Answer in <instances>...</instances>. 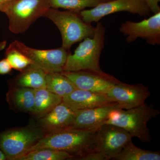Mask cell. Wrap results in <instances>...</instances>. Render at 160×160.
<instances>
[{"instance_id":"24","label":"cell","mask_w":160,"mask_h":160,"mask_svg":"<svg viewBox=\"0 0 160 160\" xmlns=\"http://www.w3.org/2000/svg\"><path fill=\"white\" fill-rule=\"evenodd\" d=\"M79 160H108L102 153L94 150L89 152L78 159Z\"/></svg>"},{"instance_id":"7","label":"cell","mask_w":160,"mask_h":160,"mask_svg":"<svg viewBox=\"0 0 160 160\" xmlns=\"http://www.w3.org/2000/svg\"><path fill=\"white\" fill-rule=\"evenodd\" d=\"M122 12L141 17L150 14L148 6L141 0H110L91 9H84L78 13L84 22L91 24L100 22L106 16Z\"/></svg>"},{"instance_id":"6","label":"cell","mask_w":160,"mask_h":160,"mask_svg":"<svg viewBox=\"0 0 160 160\" xmlns=\"http://www.w3.org/2000/svg\"><path fill=\"white\" fill-rule=\"evenodd\" d=\"M45 134L38 125L6 129L0 132V149L7 160H17Z\"/></svg>"},{"instance_id":"25","label":"cell","mask_w":160,"mask_h":160,"mask_svg":"<svg viewBox=\"0 0 160 160\" xmlns=\"http://www.w3.org/2000/svg\"><path fill=\"white\" fill-rule=\"evenodd\" d=\"M146 4L150 10L153 14L160 12L159 2L160 0H141Z\"/></svg>"},{"instance_id":"14","label":"cell","mask_w":160,"mask_h":160,"mask_svg":"<svg viewBox=\"0 0 160 160\" xmlns=\"http://www.w3.org/2000/svg\"><path fill=\"white\" fill-rule=\"evenodd\" d=\"M76 89L106 94L116 83L97 74L86 71L62 72Z\"/></svg>"},{"instance_id":"1","label":"cell","mask_w":160,"mask_h":160,"mask_svg":"<svg viewBox=\"0 0 160 160\" xmlns=\"http://www.w3.org/2000/svg\"><path fill=\"white\" fill-rule=\"evenodd\" d=\"M106 32V28L102 23H97L93 36L84 39L75 50L74 53H69L63 71H89L116 84L120 82L119 80L104 72L100 67V56L105 46Z\"/></svg>"},{"instance_id":"12","label":"cell","mask_w":160,"mask_h":160,"mask_svg":"<svg viewBox=\"0 0 160 160\" xmlns=\"http://www.w3.org/2000/svg\"><path fill=\"white\" fill-rule=\"evenodd\" d=\"M76 111L63 101L38 119V126L46 134L72 127Z\"/></svg>"},{"instance_id":"2","label":"cell","mask_w":160,"mask_h":160,"mask_svg":"<svg viewBox=\"0 0 160 160\" xmlns=\"http://www.w3.org/2000/svg\"><path fill=\"white\" fill-rule=\"evenodd\" d=\"M97 129H82L71 127L46 133L26 153L40 149H54L66 152L72 156L71 160H78L95 150Z\"/></svg>"},{"instance_id":"22","label":"cell","mask_w":160,"mask_h":160,"mask_svg":"<svg viewBox=\"0 0 160 160\" xmlns=\"http://www.w3.org/2000/svg\"><path fill=\"white\" fill-rule=\"evenodd\" d=\"M72 158L66 152L51 149H42L27 152L17 160H64Z\"/></svg>"},{"instance_id":"10","label":"cell","mask_w":160,"mask_h":160,"mask_svg":"<svg viewBox=\"0 0 160 160\" xmlns=\"http://www.w3.org/2000/svg\"><path fill=\"white\" fill-rule=\"evenodd\" d=\"M119 31L128 43L143 39L152 46L160 45V12L139 22L127 21L122 23Z\"/></svg>"},{"instance_id":"16","label":"cell","mask_w":160,"mask_h":160,"mask_svg":"<svg viewBox=\"0 0 160 160\" xmlns=\"http://www.w3.org/2000/svg\"><path fill=\"white\" fill-rule=\"evenodd\" d=\"M6 97L10 108L14 111L30 113L33 111L34 89L9 85Z\"/></svg>"},{"instance_id":"27","label":"cell","mask_w":160,"mask_h":160,"mask_svg":"<svg viewBox=\"0 0 160 160\" xmlns=\"http://www.w3.org/2000/svg\"><path fill=\"white\" fill-rule=\"evenodd\" d=\"M13 1L14 0H0V11L2 12L4 8Z\"/></svg>"},{"instance_id":"11","label":"cell","mask_w":160,"mask_h":160,"mask_svg":"<svg viewBox=\"0 0 160 160\" xmlns=\"http://www.w3.org/2000/svg\"><path fill=\"white\" fill-rule=\"evenodd\" d=\"M106 94L125 109L143 105L151 95L149 88L142 84L129 85L121 82L115 84Z\"/></svg>"},{"instance_id":"15","label":"cell","mask_w":160,"mask_h":160,"mask_svg":"<svg viewBox=\"0 0 160 160\" xmlns=\"http://www.w3.org/2000/svg\"><path fill=\"white\" fill-rule=\"evenodd\" d=\"M63 101L75 111L91 109L115 102L106 94L76 89Z\"/></svg>"},{"instance_id":"4","label":"cell","mask_w":160,"mask_h":160,"mask_svg":"<svg viewBox=\"0 0 160 160\" xmlns=\"http://www.w3.org/2000/svg\"><path fill=\"white\" fill-rule=\"evenodd\" d=\"M44 17L58 27L62 36V47L69 51L75 43L94 35L95 27L84 22L78 12L50 8Z\"/></svg>"},{"instance_id":"19","label":"cell","mask_w":160,"mask_h":160,"mask_svg":"<svg viewBox=\"0 0 160 160\" xmlns=\"http://www.w3.org/2000/svg\"><path fill=\"white\" fill-rule=\"evenodd\" d=\"M46 88L62 98L76 89L70 80L62 72L47 73Z\"/></svg>"},{"instance_id":"20","label":"cell","mask_w":160,"mask_h":160,"mask_svg":"<svg viewBox=\"0 0 160 160\" xmlns=\"http://www.w3.org/2000/svg\"><path fill=\"white\" fill-rule=\"evenodd\" d=\"M112 159L116 160H160L159 152L144 150L135 146L131 141Z\"/></svg>"},{"instance_id":"13","label":"cell","mask_w":160,"mask_h":160,"mask_svg":"<svg viewBox=\"0 0 160 160\" xmlns=\"http://www.w3.org/2000/svg\"><path fill=\"white\" fill-rule=\"evenodd\" d=\"M120 109L122 107L118 103L113 102L91 109L77 110L72 127L82 129H97L107 119L112 112Z\"/></svg>"},{"instance_id":"9","label":"cell","mask_w":160,"mask_h":160,"mask_svg":"<svg viewBox=\"0 0 160 160\" xmlns=\"http://www.w3.org/2000/svg\"><path fill=\"white\" fill-rule=\"evenodd\" d=\"M131 136L125 129L110 124L98 127L95 149L102 153L107 160L112 159L132 140Z\"/></svg>"},{"instance_id":"18","label":"cell","mask_w":160,"mask_h":160,"mask_svg":"<svg viewBox=\"0 0 160 160\" xmlns=\"http://www.w3.org/2000/svg\"><path fill=\"white\" fill-rule=\"evenodd\" d=\"M63 101V98L46 88L35 89L34 105L31 114L39 119Z\"/></svg>"},{"instance_id":"17","label":"cell","mask_w":160,"mask_h":160,"mask_svg":"<svg viewBox=\"0 0 160 160\" xmlns=\"http://www.w3.org/2000/svg\"><path fill=\"white\" fill-rule=\"evenodd\" d=\"M46 72L32 64L20 72L10 81L9 85L34 89L46 88Z\"/></svg>"},{"instance_id":"5","label":"cell","mask_w":160,"mask_h":160,"mask_svg":"<svg viewBox=\"0 0 160 160\" xmlns=\"http://www.w3.org/2000/svg\"><path fill=\"white\" fill-rule=\"evenodd\" d=\"M49 0H14L4 8L9 19V30L23 33L50 8Z\"/></svg>"},{"instance_id":"23","label":"cell","mask_w":160,"mask_h":160,"mask_svg":"<svg viewBox=\"0 0 160 160\" xmlns=\"http://www.w3.org/2000/svg\"><path fill=\"white\" fill-rule=\"evenodd\" d=\"M5 57L10 63L12 69L20 72L32 64L31 60L18 50L12 42L6 48Z\"/></svg>"},{"instance_id":"21","label":"cell","mask_w":160,"mask_h":160,"mask_svg":"<svg viewBox=\"0 0 160 160\" xmlns=\"http://www.w3.org/2000/svg\"><path fill=\"white\" fill-rule=\"evenodd\" d=\"M110 0H49L50 8L63 9L79 13L86 8H93Z\"/></svg>"},{"instance_id":"28","label":"cell","mask_w":160,"mask_h":160,"mask_svg":"<svg viewBox=\"0 0 160 160\" xmlns=\"http://www.w3.org/2000/svg\"><path fill=\"white\" fill-rule=\"evenodd\" d=\"M7 45V41H3L0 42V51H2L6 48Z\"/></svg>"},{"instance_id":"29","label":"cell","mask_w":160,"mask_h":160,"mask_svg":"<svg viewBox=\"0 0 160 160\" xmlns=\"http://www.w3.org/2000/svg\"><path fill=\"white\" fill-rule=\"evenodd\" d=\"M6 157L4 152L0 149V160H6Z\"/></svg>"},{"instance_id":"8","label":"cell","mask_w":160,"mask_h":160,"mask_svg":"<svg viewBox=\"0 0 160 160\" xmlns=\"http://www.w3.org/2000/svg\"><path fill=\"white\" fill-rule=\"evenodd\" d=\"M15 47L31 60L32 64L47 73L61 72L70 52L62 47L51 49L31 48L18 40L12 42Z\"/></svg>"},{"instance_id":"26","label":"cell","mask_w":160,"mask_h":160,"mask_svg":"<svg viewBox=\"0 0 160 160\" xmlns=\"http://www.w3.org/2000/svg\"><path fill=\"white\" fill-rule=\"evenodd\" d=\"M12 69L10 63L6 58L0 61V74H9Z\"/></svg>"},{"instance_id":"3","label":"cell","mask_w":160,"mask_h":160,"mask_svg":"<svg viewBox=\"0 0 160 160\" xmlns=\"http://www.w3.org/2000/svg\"><path fill=\"white\" fill-rule=\"evenodd\" d=\"M160 112L152 105L144 103L132 109H118L112 112L103 124H110L125 129L131 136L143 142H149L151 137L148 129V122L159 115Z\"/></svg>"}]
</instances>
